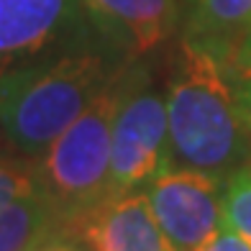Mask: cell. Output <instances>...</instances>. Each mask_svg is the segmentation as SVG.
Masks as SVG:
<instances>
[{"mask_svg":"<svg viewBox=\"0 0 251 251\" xmlns=\"http://www.w3.org/2000/svg\"><path fill=\"white\" fill-rule=\"evenodd\" d=\"M223 228L251 246V164L223 182Z\"/></svg>","mask_w":251,"mask_h":251,"instance_id":"obj_11","label":"cell"},{"mask_svg":"<svg viewBox=\"0 0 251 251\" xmlns=\"http://www.w3.org/2000/svg\"><path fill=\"white\" fill-rule=\"evenodd\" d=\"M62 236L72 231L41 187L0 210V251H33Z\"/></svg>","mask_w":251,"mask_h":251,"instance_id":"obj_10","label":"cell"},{"mask_svg":"<svg viewBox=\"0 0 251 251\" xmlns=\"http://www.w3.org/2000/svg\"><path fill=\"white\" fill-rule=\"evenodd\" d=\"M33 190H39L33 162H16V159L0 156V210Z\"/></svg>","mask_w":251,"mask_h":251,"instance_id":"obj_13","label":"cell"},{"mask_svg":"<svg viewBox=\"0 0 251 251\" xmlns=\"http://www.w3.org/2000/svg\"><path fill=\"white\" fill-rule=\"evenodd\" d=\"M128 62L100 36L0 75V131L41 156Z\"/></svg>","mask_w":251,"mask_h":251,"instance_id":"obj_2","label":"cell"},{"mask_svg":"<svg viewBox=\"0 0 251 251\" xmlns=\"http://www.w3.org/2000/svg\"><path fill=\"white\" fill-rule=\"evenodd\" d=\"M223 70L233 85V93L246 123L249 141H251V33L241 41V47L223 62Z\"/></svg>","mask_w":251,"mask_h":251,"instance_id":"obj_12","label":"cell"},{"mask_svg":"<svg viewBox=\"0 0 251 251\" xmlns=\"http://www.w3.org/2000/svg\"><path fill=\"white\" fill-rule=\"evenodd\" d=\"M95 33L126 59H141L175 39L185 0H82Z\"/></svg>","mask_w":251,"mask_h":251,"instance_id":"obj_7","label":"cell"},{"mask_svg":"<svg viewBox=\"0 0 251 251\" xmlns=\"http://www.w3.org/2000/svg\"><path fill=\"white\" fill-rule=\"evenodd\" d=\"M169 251H200L223 228V182L167 167L141 190Z\"/></svg>","mask_w":251,"mask_h":251,"instance_id":"obj_5","label":"cell"},{"mask_svg":"<svg viewBox=\"0 0 251 251\" xmlns=\"http://www.w3.org/2000/svg\"><path fill=\"white\" fill-rule=\"evenodd\" d=\"M87 251H169L141 192L113 195L77 226Z\"/></svg>","mask_w":251,"mask_h":251,"instance_id":"obj_8","label":"cell"},{"mask_svg":"<svg viewBox=\"0 0 251 251\" xmlns=\"http://www.w3.org/2000/svg\"><path fill=\"white\" fill-rule=\"evenodd\" d=\"M33 251H87V249H85V244H77L75 236H62V238H54V241L33 249Z\"/></svg>","mask_w":251,"mask_h":251,"instance_id":"obj_15","label":"cell"},{"mask_svg":"<svg viewBox=\"0 0 251 251\" xmlns=\"http://www.w3.org/2000/svg\"><path fill=\"white\" fill-rule=\"evenodd\" d=\"M121 75L123 67L82 110V116H77L59 139H54L49 149L33 162L41 192L62 213L72 236L100 202L113 198L110 136L121 95Z\"/></svg>","mask_w":251,"mask_h":251,"instance_id":"obj_3","label":"cell"},{"mask_svg":"<svg viewBox=\"0 0 251 251\" xmlns=\"http://www.w3.org/2000/svg\"><path fill=\"white\" fill-rule=\"evenodd\" d=\"M169 167L164 87H156L141 59H128L110 136V192H141Z\"/></svg>","mask_w":251,"mask_h":251,"instance_id":"obj_4","label":"cell"},{"mask_svg":"<svg viewBox=\"0 0 251 251\" xmlns=\"http://www.w3.org/2000/svg\"><path fill=\"white\" fill-rule=\"evenodd\" d=\"M200 251H251V246L244 241V238H238L236 233H231L228 228H221V231L215 233Z\"/></svg>","mask_w":251,"mask_h":251,"instance_id":"obj_14","label":"cell"},{"mask_svg":"<svg viewBox=\"0 0 251 251\" xmlns=\"http://www.w3.org/2000/svg\"><path fill=\"white\" fill-rule=\"evenodd\" d=\"M251 33V0H190L179 39L205 49L221 64Z\"/></svg>","mask_w":251,"mask_h":251,"instance_id":"obj_9","label":"cell"},{"mask_svg":"<svg viewBox=\"0 0 251 251\" xmlns=\"http://www.w3.org/2000/svg\"><path fill=\"white\" fill-rule=\"evenodd\" d=\"M169 167L226 182L251 164V141L223 64L185 39L177 41L164 82Z\"/></svg>","mask_w":251,"mask_h":251,"instance_id":"obj_1","label":"cell"},{"mask_svg":"<svg viewBox=\"0 0 251 251\" xmlns=\"http://www.w3.org/2000/svg\"><path fill=\"white\" fill-rule=\"evenodd\" d=\"M95 36L82 0H0V75Z\"/></svg>","mask_w":251,"mask_h":251,"instance_id":"obj_6","label":"cell"}]
</instances>
